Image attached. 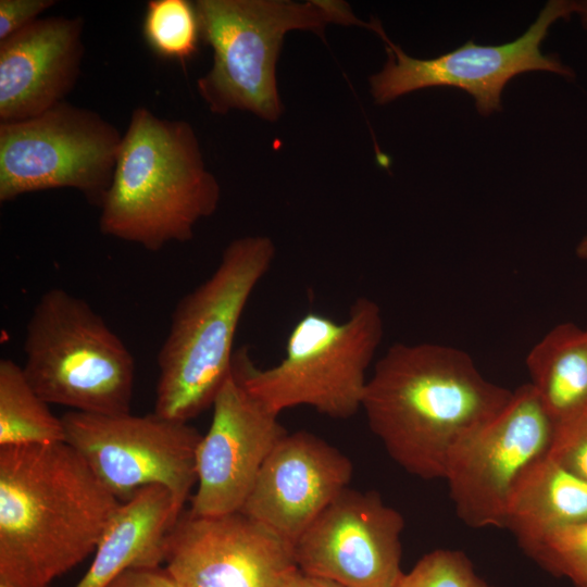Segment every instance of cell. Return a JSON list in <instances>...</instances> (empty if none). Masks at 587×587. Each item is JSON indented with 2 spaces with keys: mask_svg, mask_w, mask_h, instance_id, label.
I'll return each instance as SVG.
<instances>
[{
  "mask_svg": "<svg viewBox=\"0 0 587 587\" xmlns=\"http://www.w3.org/2000/svg\"><path fill=\"white\" fill-rule=\"evenodd\" d=\"M512 394L486 379L463 350L397 342L376 362L361 409L397 464L423 479H444L453 451Z\"/></svg>",
  "mask_w": 587,
  "mask_h": 587,
  "instance_id": "1",
  "label": "cell"
},
{
  "mask_svg": "<svg viewBox=\"0 0 587 587\" xmlns=\"http://www.w3.org/2000/svg\"><path fill=\"white\" fill-rule=\"evenodd\" d=\"M121 503L67 442L0 448V579L51 587L95 552Z\"/></svg>",
  "mask_w": 587,
  "mask_h": 587,
  "instance_id": "2",
  "label": "cell"
},
{
  "mask_svg": "<svg viewBox=\"0 0 587 587\" xmlns=\"http://www.w3.org/2000/svg\"><path fill=\"white\" fill-rule=\"evenodd\" d=\"M220 198L191 125L137 107L100 207L99 229L159 251L173 241H189L197 223L214 214Z\"/></svg>",
  "mask_w": 587,
  "mask_h": 587,
  "instance_id": "3",
  "label": "cell"
},
{
  "mask_svg": "<svg viewBox=\"0 0 587 587\" xmlns=\"http://www.w3.org/2000/svg\"><path fill=\"white\" fill-rule=\"evenodd\" d=\"M275 251L265 236L234 239L213 273L177 302L158 353L157 414L189 422L213 405L232 375L241 315Z\"/></svg>",
  "mask_w": 587,
  "mask_h": 587,
  "instance_id": "4",
  "label": "cell"
},
{
  "mask_svg": "<svg viewBox=\"0 0 587 587\" xmlns=\"http://www.w3.org/2000/svg\"><path fill=\"white\" fill-rule=\"evenodd\" d=\"M380 307L360 297L344 322L309 312L289 333L285 357L258 367L246 347L234 352L233 375L270 411L305 405L332 419H348L361 408L367 370L380 345Z\"/></svg>",
  "mask_w": 587,
  "mask_h": 587,
  "instance_id": "5",
  "label": "cell"
},
{
  "mask_svg": "<svg viewBox=\"0 0 587 587\" xmlns=\"http://www.w3.org/2000/svg\"><path fill=\"white\" fill-rule=\"evenodd\" d=\"M201 38L213 51L197 89L216 114L245 110L267 121L282 113L276 62L285 35L321 33L329 23L364 25L341 1L197 0Z\"/></svg>",
  "mask_w": 587,
  "mask_h": 587,
  "instance_id": "6",
  "label": "cell"
},
{
  "mask_svg": "<svg viewBox=\"0 0 587 587\" xmlns=\"http://www.w3.org/2000/svg\"><path fill=\"white\" fill-rule=\"evenodd\" d=\"M24 373L49 404L85 413H130L135 360L121 338L82 298L47 290L29 316Z\"/></svg>",
  "mask_w": 587,
  "mask_h": 587,
  "instance_id": "7",
  "label": "cell"
},
{
  "mask_svg": "<svg viewBox=\"0 0 587 587\" xmlns=\"http://www.w3.org/2000/svg\"><path fill=\"white\" fill-rule=\"evenodd\" d=\"M122 138L98 112L66 101L24 121L0 123V202L71 188L100 208Z\"/></svg>",
  "mask_w": 587,
  "mask_h": 587,
  "instance_id": "8",
  "label": "cell"
},
{
  "mask_svg": "<svg viewBox=\"0 0 587 587\" xmlns=\"http://www.w3.org/2000/svg\"><path fill=\"white\" fill-rule=\"evenodd\" d=\"M72 448L120 501L140 489L162 486L183 512L197 484L196 458L202 435L188 422L147 415L68 411L62 416Z\"/></svg>",
  "mask_w": 587,
  "mask_h": 587,
  "instance_id": "9",
  "label": "cell"
},
{
  "mask_svg": "<svg viewBox=\"0 0 587 587\" xmlns=\"http://www.w3.org/2000/svg\"><path fill=\"white\" fill-rule=\"evenodd\" d=\"M578 1L551 0L536 21L515 40L503 45H478L473 40L452 51L432 59H415L387 38L377 22L370 28L386 42L387 62L383 70L370 78L371 93L379 103L428 87L447 86L471 95L477 112L488 116L500 111L501 95L515 76L545 71L573 78L574 72L555 54H545L541 45L550 26L558 20L576 14Z\"/></svg>",
  "mask_w": 587,
  "mask_h": 587,
  "instance_id": "10",
  "label": "cell"
},
{
  "mask_svg": "<svg viewBox=\"0 0 587 587\" xmlns=\"http://www.w3.org/2000/svg\"><path fill=\"white\" fill-rule=\"evenodd\" d=\"M554 426L529 384L467 437L446 470L457 515L473 528L504 527L511 495L525 472L549 453Z\"/></svg>",
  "mask_w": 587,
  "mask_h": 587,
  "instance_id": "11",
  "label": "cell"
},
{
  "mask_svg": "<svg viewBox=\"0 0 587 587\" xmlns=\"http://www.w3.org/2000/svg\"><path fill=\"white\" fill-rule=\"evenodd\" d=\"M402 515L378 494L346 488L292 547L297 567L345 587H397Z\"/></svg>",
  "mask_w": 587,
  "mask_h": 587,
  "instance_id": "12",
  "label": "cell"
},
{
  "mask_svg": "<svg viewBox=\"0 0 587 587\" xmlns=\"http://www.w3.org/2000/svg\"><path fill=\"white\" fill-rule=\"evenodd\" d=\"M164 564L179 587H280L297 569L292 548L240 511H183L167 536Z\"/></svg>",
  "mask_w": 587,
  "mask_h": 587,
  "instance_id": "13",
  "label": "cell"
},
{
  "mask_svg": "<svg viewBox=\"0 0 587 587\" xmlns=\"http://www.w3.org/2000/svg\"><path fill=\"white\" fill-rule=\"evenodd\" d=\"M197 450V490L189 511L215 516L240 511L265 459L288 433L233 375L213 402Z\"/></svg>",
  "mask_w": 587,
  "mask_h": 587,
  "instance_id": "14",
  "label": "cell"
},
{
  "mask_svg": "<svg viewBox=\"0 0 587 587\" xmlns=\"http://www.w3.org/2000/svg\"><path fill=\"white\" fill-rule=\"evenodd\" d=\"M348 457L304 430L287 433L265 459L240 512L291 548L352 478Z\"/></svg>",
  "mask_w": 587,
  "mask_h": 587,
  "instance_id": "15",
  "label": "cell"
},
{
  "mask_svg": "<svg viewBox=\"0 0 587 587\" xmlns=\"http://www.w3.org/2000/svg\"><path fill=\"white\" fill-rule=\"evenodd\" d=\"M84 18H38L0 41V123L37 116L64 101L84 58Z\"/></svg>",
  "mask_w": 587,
  "mask_h": 587,
  "instance_id": "16",
  "label": "cell"
},
{
  "mask_svg": "<svg viewBox=\"0 0 587 587\" xmlns=\"http://www.w3.org/2000/svg\"><path fill=\"white\" fill-rule=\"evenodd\" d=\"M182 513L166 488L140 489L121 503L76 587H104L127 570L160 567L167 536Z\"/></svg>",
  "mask_w": 587,
  "mask_h": 587,
  "instance_id": "17",
  "label": "cell"
},
{
  "mask_svg": "<svg viewBox=\"0 0 587 587\" xmlns=\"http://www.w3.org/2000/svg\"><path fill=\"white\" fill-rule=\"evenodd\" d=\"M586 519L587 480L548 453L516 484L508 504L504 527L523 547L552 529Z\"/></svg>",
  "mask_w": 587,
  "mask_h": 587,
  "instance_id": "18",
  "label": "cell"
},
{
  "mask_svg": "<svg viewBox=\"0 0 587 587\" xmlns=\"http://www.w3.org/2000/svg\"><path fill=\"white\" fill-rule=\"evenodd\" d=\"M526 367L542 408L557 427L587 410V328L562 323L528 352Z\"/></svg>",
  "mask_w": 587,
  "mask_h": 587,
  "instance_id": "19",
  "label": "cell"
},
{
  "mask_svg": "<svg viewBox=\"0 0 587 587\" xmlns=\"http://www.w3.org/2000/svg\"><path fill=\"white\" fill-rule=\"evenodd\" d=\"M61 417L55 416L28 382L23 366L0 360V448L65 442Z\"/></svg>",
  "mask_w": 587,
  "mask_h": 587,
  "instance_id": "20",
  "label": "cell"
},
{
  "mask_svg": "<svg viewBox=\"0 0 587 587\" xmlns=\"http://www.w3.org/2000/svg\"><path fill=\"white\" fill-rule=\"evenodd\" d=\"M142 37L160 59L185 63L198 51L201 38L195 3L188 0H149Z\"/></svg>",
  "mask_w": 587,
  "mask_h": 587,
  "instance_id": "21",
  "label": "cell"
},
{
  "mask_svg": "<svg viewBox=\"0 0 587 587\" xmlns=\"http://www.w3.org/2000/svg\"><path fill=\"white\" fill-rule=\"evenodd\" d=\"M521 548L552 575L587 587V519L552 529Z\"/></svg>",
  "mask_w": 587,
  "mask_h": 587,
  "instance_id": "22",
  "label": "cell"
},
{
  "mask_svg": "<svg viewBox=\"0 0 587 587\" xmlns=\"http://www.w3.org/2000/svg\"><path fill=\"white\" fill-rule=\"evenodd\" d=\"M397 587H492L474 571L459 550L436 549L423 555Z\"/></svg>",
  "mask_w": 587,
  "mask_h": 587,
  "instance_id": "23",
  "label": "cell"
},
{
  "mask_svg": "<svg viewBox=\"0 0 587 587\" xmlns=\"http://www.w3.org/2000/svg\"><path fill=\"white\" fill-rule=\"evenodd\" d=\"M549 455L587 480V410L554 427Z\"/></svg>",
  "mask_w": 587,
  "mask_h": 587,
  "instance_id": "24",
  "label": "cell"
},
{
  "mask_svg": "<svg viewBox=\"0 0 587 587\" xmlns=\"http://www.w3.org/2000/svg\"><path fill=\"white\" fill-rule=\"evenodd\" d=\"M54 0H0V41L38 20Z\"/></svg>",
  "mask_w": 587,
  "mask_h": 587,
  "instance_id": "25",
  "label": "cell"
},
{
  "mask_svg": "<svg viewBox=\"0 0 587 587\" xmlns=\"http://www.w3.org/2000/svg\"><path fill=\"white\" fill-rule=\"evenodd\" d=\"M104 587H179L165 569H130Z\"/></svg>",
  "mask_w": 587,
  "mask_h": 587,
  "instance_id": "26",
  "label": "cell"
},
{
  "mask_svg": "<svg viewBox=\"0 0 587 587\" xmlns=\"http://www.w3.org/2000/svg\"><path fill=\"white\" fill-rule=\"evenodd\" d=\"M280 587H345L334 580L309 575L298 567L283 582Z\"/></svg>",
  "mask_w": 587,
  "mask_h": 587,
  "instance_id": "27",
  "label": "cell"
},
{
  "mask_svg": "<svg viewBox=\"0 0 587 587\" xmlns=\"http://www.w3.org/2000/svg\"><path fill=\"white\" fill-rule=\"evenodd\" d=\"M576 14L580 17L582 25L587 33V1H579V8Z\"/></svg>",
  "mask_w": 587,
  "mask_h": 587,
  "instance_id": "28",
  "label": "cell"
},
{
  "mask_svg": "<svg viewBox=\"0 0 587 587\" xmlns=\"http://www.w3.org/2000/svg\"><path fill=\"white\" fill-rule=\"evenodd\" d=\"M576 254L579 259L587 261V235L577 245Z\"/></svg>",
  "mask_w": 587,
  "mask_h": 587,
  "instance_id": "29",
  "label": "cell"
},
{
  "mask_svg": "<svg viewBox=\"0 0 587 587\" xmlns=\"http://www.w3.org/2000/svg\"><path fill=\"white\" fill-rule=\"evenodd\" d=\"M0 587H15V586L5 580L0 579Z\"/></svg>",
  "mask_w": 587,
  "mask_h": 587,
  "instance_id": "30",
  "label": "cell"
},
{
  "mask_svg": "<svg viewBox=\"0 0 587 587\" xmlns=\"http://www.w3.org/2000/svg\"><path fill=\"white\" fill-rule=\"evenodd\" d=\"M587 328V327H586Z\"/></svg>",
  "mask_w": 587,
  "mask_h": 587,
  "instance_id": "31",
  "label": "cell"
}]
</instances>
